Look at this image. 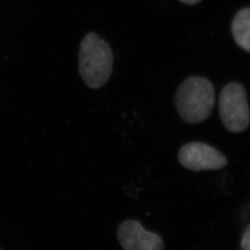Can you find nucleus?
<instances>
[{
	"label": "nucleus",
	"instance_id": "nucleus-2",
	"mask_svg": "<svg viewBox=\"0 0 250 250\" xmlns=\"http://www.w3.org/2000/svg\"><path fill=\"white\" fill-rule=\"evenodd\" d=\"M113 69V54L107 42L97 34L84 36L79 51V73L84 83L99 89L109 80Z\"/></svg>",
	"mask_w": 250,
	"mask_h": 250
},
{
	"label": "nucleus",
	"instance_id": "nucleus-6",
	"mask_svg": "<svg viewBox=\"0 0 250 250\" xmlns=\"http://www.w3.org/2000/svg\"><path fill=\"white\" fill-rule=\"evenodd\" d=\"M232 34L235 43L250 53V8L239 10L232 22Z\"/></svg>",
	"mask_w": 250,
	"mask_h": 250
},
{
	"label": "nucleus",
	"instance_id": "nucleus-8",
	"mask_svg": "<svg viewBox=\"0 0 250 250\" xmlns=\"http://www.w3.org/2000/svg\"><path fill=\"white\" fill-rule=\"evenodd\" d=\"M181 1L182 3L186 4V5H189V6H194V5H197L199 2H201L202 0H179Z\"/></svg>",
	"mask_w": 250,
	"mask_h": 250
},
{
	"label": "nucleus",
	"instance_id": "nucleus-1",
	"mask_svg": "<svg viewBox=\"0 0 250 250\" xmlns=\"http://www.w3.org/2000/svg\"><path fill=\"white\" fill-rule=\"evenodd\" d=\"M175 104L180 117L190 125L205 122L215 104L214 87L204 77H189L179 86Z\"/></svg>",
	"mask_w": 250,
	"mask_h": 250
},
{
	"label": "nucleus",
	"instance_id": "nucleus-3",
	"mask_svg": "<svg viewBox=\"0 0 250 250\" xmlns=\"http://www.w3.org/2000/svg\"><path fill=\"white\" fill-rule=\"evenodd\" d=\"M219 111L222 123L231 133H242L250 124L248 95L239 83H229L224 86L219 100Z\"/></svg>",
	"mask_w": 250,
	"mask_h": 250
},
{
	"label": "nucleus",
	"instance_id": "nucleus-5",
	"mask_svg": "<svg viewBox=\"0 0 250 250\" xmlns=\"http://www.w3.org/2000/svg\"><path fill=\"white\" fill-rule=\"evenodd\" d=\"M117 238L124 250H163L164 243L156 232H148L135 220L120 224Z\"/></svg>",
	"mask_w": 250,
	"mask_h": 250
},
{
	"label": "nucleus",
	"instance_id": "nucleus-4",
	"mask_svg": "<svg viewBox=\"0 0 250 250\" xmlns=\"http://www.w3.org/2000/svg\"><path fill=\"white\" fill-rule=\"evenodd\" d=\"M180 163L189 170H222L228 161L221 152L208 144L191 142L183 146L179 151Z\"/></svg>",
	"mask_w": 250,
	"mask_h": 250
},
{
	"label": "nucleus",
	"instance_id": "nucleus-7",
	"mask_svg": "<svg viewBox=\"0 0 250 250\" xmlns=\"http://www.w3.org/2000/svg\"><path fill=\"white\" fill-rule=\"evenodd\" d=\"M241 249L242 250H250V224L242 236Z\"/></svg>",
	"mask_w": 250,
	"mask_h": 250
}]
</instances>
